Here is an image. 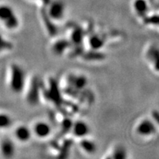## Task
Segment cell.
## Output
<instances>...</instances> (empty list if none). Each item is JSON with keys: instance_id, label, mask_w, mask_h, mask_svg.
<instances>
[{"instance_id": "cell-1", "label": "cell", "mask_w": 159, "mask_h": 159, "mask_svg": "<svg viewBox=\"0 0 159 159\" xmlns=\"http://www.w3.org/2000/svg\"><path fill=\"white\" fill-rule=\"evenodd\" d=\"M27 83V74L25 69L17 63H13L8 70V87L14 94L23 92Z\"/></svg>"}, {"instance_id": "cell-2", "label": "cell", "mask_w": 159, "mask_h": 159, "mask_svg": "<svg viewBox=\"0 0 159 159\" xmlns=\"http://www.w3.org/2000/svg\"><path fill=\"white\" fill-rule=\"evenodd\" d=\"M0 25L9 31L17 30L20 26V20L13 11L8 5H0Z\"/></svg>"}, {"instance_id": "cell-3", "label": "cell", "mask_w": 159, "mask_h": 159, "mask_svg": "<svg viewBox=\"0 0 159 159\" xmlns=\"http://www.w3.org/2000/svg\"><path fill=\"white\" fill-rule=\"evenodd\" d=\"M136 134L142 138L153 136L157 132L156 123L151 118L146 117L141 119L136 126Z\"/></svg>"}, {"instance_id": "cell-4", "label": "cell", "mask_w": 159, "mask_h": 159, "mask_svg": "<svg viewBox=\"0 0 159 159\" xmlns=\"http://www.w3.org/2000/svg\"><path fill=\"white\" fill-rule=\"evenodd\" d=\"M33 136L40 139H45L50 136L52 128L49 122L44 120H39L31 127Z\"/></svg>"}, {"instance_id": "cell-5", "label": "cell", "mask_w": 159, "mask_h": 159, "mask_svg": "<svg viewBox=\"0 0 159 159\" xmlns=\"http://www.w3.org/2000/svg\"><path fill=\"white\" fill-rule=\"evenodd\" d=\"M16 153V146L15 140L5 137L0 140V155L5 158H13Z\"/></svg>"}, {"instance_id": "cell-6", "label": "cell", "mask_w": 159, "mask_h": 159, "mask_svg": "<svg viewBox=\"0 0 159 159\" xmlns=\"http://www.w3.org/2000/svg\"><path fill=\"white\" fill-rule=\"evenodd\" d=\"M71 131L75 137L80 139L89 136L91 134L90 125L85 120L78 119L71 124Z\"/></svg>"}, {"instance_id": "cell-7", "label": "cell", "mask_w": 159, "mask_h": 159, "mask_svg": "<svg viewBox=\"0 0 159 159\" xmlns=\"http://www.w3.org/2000/svg\"><path fill=\"white\" fill-rule=\"evenodd\" d=\"M31 127L26 125H19L13 130V138L14 140L19 143L28 142L33 137Z\"/></svg>"}, {"instance_id": "cell-8", "label": "cell", "mask_w": 159, "mask_h": 159, "mask_svg": "<svg viewBox=\"0 0 159 159\" xmlns=\"http://www.w3.org/2000/svg\"><path fill=\"white\" fill-rule=\"evenodd\" d=\"M65 15V6L60 1L51 4L48 10V17L53 21H61Z\"/></svg>"}, {"instance_id": "cell-9", "label": "cell", "mask_w": 159, "mask_h": 159, "mask_svg": "<svg viewBox=\"0 0 159 159\" xmlns=\"http://www.w3.org/2000/svg\"><path fill=\"white\" fill-rule=\"evenodd\" d=\"M80 148L86 154H94L97 150V144L95 141L87 136L80 139Z\"/></svg>"}, {"instance_id": "cell-10", "label": "cell", "mask_w": 159, "mask_h": 159, "mask_svg": "<svg viewBox=\"0 0 159 159\" xmlns=\"http://www.w3.org/2000/svg\"><path fill=\"white\" fill-rule=\"evenodd\" d=\"M70 84L76 90H83L88 85V79L82 75H75L70 80Z\"/></svg>"}, {"instance_id": "cell-11", "label": "cell", "mask_w": 159, "mask_h": 159, "mask_svg": "<svg viewBox=\"0 0 159 159\" xmlns=\"http://www.w3.org/2000/svg\"><path fill=\"white\" fill-rule=\"evenodd\" d=\"M89 47L94 50H98V49H102L105 45V39L102 35L99 34H94L90 37L89 41Z\"/></svg>"}, {"instance_id": "cell-12", "label": "cell", "mask_w": 159, "mask_h": 159, "mask_svg": "<svg viewBox=\"0 0 159 159\" xmlns=\"http://www.w3.org/2000/svg\"><path fill=\"white\" fill-rule=\"evenodd\" d=\"M134 7L137 15L140 17H145L149 11L148 4L145 0H136L134 3Z\"/></svg>"}, {"instance_id": "cell-13", "label": "cell", "mask_w": 159, "mask_h": 159, "mask_svg": "<svg viewBox=\"0 0 159 159\" xmlns=\"http://www.w3.org/2000/svg\"><path fill=\"white\" fill-rule=\"evenodd\" d=\"M12 125H13V119L11 115L6 112L0 111V131L11 128Z\"/></svg>"}, {"instance_id": "cell-14", "label": "cell", "mask_w": 159, "mask_h": 159, "mask_svg": "<svg viewBox=\"0 0 159 159\" xmlns=\"http://www.w3.org/2000/svg\"><path fill=\"white\" fill-rule=\"evenodd\" d=\"M12 48H13L12 43L4 36L2 33H0V54L11 50Z\"/></svg>"}, {"instance_id": "cell-15", "label": "cell", "mask_w": 159, "mask_h": 159, "mask_svg": "<svg viewBox=\"0 0 159 159\" xmlns=\"http://www.w3.org/2000/svg\"><path fill=\"white\" fill-rule=\"evenodd\" d=\"M112 158L116 159H123L128 157V152L123 147H117L112 153Z\"/></svg>"}]
</instances>
